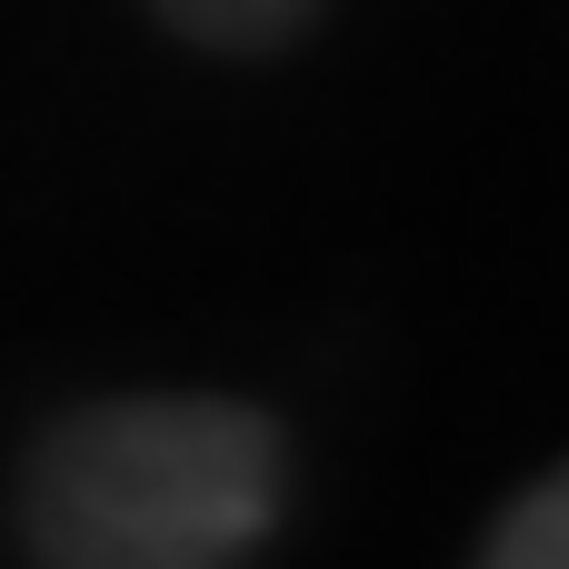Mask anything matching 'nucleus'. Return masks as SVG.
Returning <instances> with one entry per match:
<instances>
[{
  "label": "nucleus",
  "mask_w": 569,
  "mask_h": 569,
  "mask_svg": "<svg viewBox=\"0 0 569 569\" xmlns=\"http://www.w3.org/2000/svg\"><path fill=\"white\" fill-rule=\"evenodd\" d=\"M290 490V450L250 400L150 390L40 430L20 540L40 569H240Z\"/></svg>",
  "instance_id": "nucleus-1"
},
{
  "label": "nucleus",
  "mask_w": 569,
  "mask_h": 569,
  "mask_svg": "<svg viewBox=\"0 0 569 569\" xmlns=\"http://www.w3.org/2000/svg\"><path fill=\"white\" fill-rule=\"evenodd\" d=\"M180 40H200V50H220V60H260V50H280V40H300L310 20H320V0H150Z\"/></svg>",
  "instance_id": "nucleus-2"
},
{
  "label": "nucleus",
  "mask_w": 569,
  "mask_h": 569,
  "mask_svg": "<svg viewBox=\"0 0 569 569\" xmlns=\"http://www.w3.org/2000/svg\"><path fill=\"white\" fill-rule=\"evenodd\" d=\"M480 569H569V460L530 490V500H510V520L490 530Z\"/></svg>",
  "instance_id": "nucleus-3"
}]
</instances>
